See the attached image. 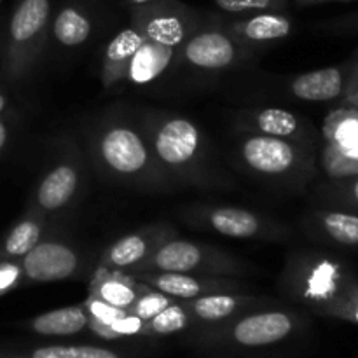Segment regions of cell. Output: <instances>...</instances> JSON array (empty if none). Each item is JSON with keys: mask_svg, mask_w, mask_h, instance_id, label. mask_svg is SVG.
Returning a JSON list of instances; mask_svg holds the SVG:
<instances>
[{"mask_svg": "<svg viewBox=\"0 0 358 358\" xmlns=\"http://www.w3.org/2000/svg\"><path fill=\"white\" fill-rule=\"evenodd\" d=\"M87 154L103 180L150 194H168L180 185L157 163L138 121L107 112L91 122Z\"/></svg>", "mask_w": 358, "mask_h": 358, "instance_id": "obj_1", "label": "cell"}, {"mask_svg": "<svg viewBox=\"0 0 358 358\" xmlns=\"http://www.w3.org/2000/svg\"><path fill=\"white\" fill-rule=\"evenodd\" d=\"M136 121L157 163L180 187H233L229 175L217 166L208 138L192 119L175 112L143 110Z\"/></svg>", "mask_w": 358, "mask_h": 358, "instance_id": "obj_2", "label": "cell"}, {"mask_svg": "<svg viewBox=\"0 0 358 358\" xmlns=\"http://www.w3.org/2000/svg\"><path fill=\"white\" fill-rule=\"evenodd\" d=\"M357 278L355 269L343 259L317 250H296L287 257L278 285L294 303L324 317Z\"/></svg>", "mask_w": 358, "mask_h": 358, "instance_id": "obj_3", "label": "cell"}, {"mask_svg": "<svg viewBox=\"0 0 358 358\" xmlns=\"http://www.w3.org/2000/svg\"><path fill=\"white\" fill-rule=\"evenodd\" d=\"M304 320L296 310L271 303L245 311L217 325L198 327L194 343L210 350H259L280 345L301 331Z\"/></svg>", "mask_w": 358, "mask_h": 358, "instance_id": "obj_4", "label": "cell"}, {"mask_svg": "<svg viewBox=\"0 0 358 358\" xmlns=\"http://www.w3.org/2000/svg\"><path fill=\"white\" fill-rule=\"evenodd\" d=\"M234 157L247 173L292 189L306 187L317 170V145L254 133H241Z\"/></svg>", "mask_w": 358, "mask_h": 358, "instance_id": "obj_5", "label": "cell"}, {"mask_svg": "<svg viewBox=\"0 0 358 358\" xmlns=\"http://www.w3.org/2000/svg\"><path fill=\"white\" fill-rule=\"evenodd\" d=\"M52 0H16L3 48V73L9 83H24L37 69L49 44Z\"/></svg>", "mask_w": 358, "mask_h": 358, "instance_id": "obj_6", "label": "cell"}, {"mask_svg": "<svg viewBox=\"0 0 358 358\" xmlns=\"http://www.w3.org/2000/svg\"><path fill=\"white\" fill-rule=\"evenodd\" d=\"M248 264L236 255L213 245L178 238V234L164 240L147 261L133 271H168L191 273L206 276H233L241 278L248 273Z\"/></svg>", "mask_w": 358, "mask_h": 358, "instance_id": "obj_7", "label": "cell"}, {"mask_svg": "<svg viewBox=\"0 0 358 358\" xmlns=\"http://www.w3.org/2000/svg\"><path fill=\"white\" fill-rule=\"evenodd\" d=\"M86 164L76 143L65 142L42 171L28 198L27 210L49 220L73 208L86 187Z\"/></svg>", "mask_w": 358, "mask_h": 358, "instance_id": "obj_8", "label": "cell"}, {"mask_svg": "<svg viewBox=\"0 0 358 358\" xmlns=\"http://www.w3.org/2000/svg\"><path fill=\"white\" fill-rule=\"evenodd\" d=\"M254 56L226 30L222 16L212 13L177 49V63L201 73L231 72Z\"/></svg>", "mask_w": 358, "mask_h": 358, "instance_id": "obj_9", "label": "cell"}, {"mask_svg": "<svg viewBox=\"0 0 358 358\" xmlns=\"http://www.w3.org/2000/svg\"><path fill=\"white\" fill-rule=\"evenodd\" d=\"M182 217L191 226L236 240L280 243L292 238V229L287 224L241 206L191 205L182 210Z\"/></svg>", "mask_w": 358, "mask_h": 358, "instance_id": "obj_10", "label": "cell"}, {"mask_svg": "<svg viewBox=\"0 0 358 358\" xmlns=\"http://www.w3.org/2000/svg\"><path fill=\"white\" fill-rule=\"evenodd\" d=\"M20 261L24 285L80 280L90 273L84 252L59 234H45Z\"/></svg>", "mask_w": 358, "mask_h": 358, "instance_id": "obj_11", "label": "cell"}, {"mask_svg": "<svg viewBox=\"0 0 358 358\" xmlns=\"http://www.w3.org/2000/svg\"><path fill=\"white\" fill-rule=\"evenodd\" d=\"M206 16L208 13L194 9L182 0H157L149 6L129 9V21L142 30L147 41L177 49Z\"/></svg>", "mask_w": 358, "mask_h": 358, "instance_id": "obj_12", "label": "cell"}, {"mask_svg": "<svg viewBox=\"0 0 358 358\" xmlns=\"http://www.w3.org/2000/svg\"><path fill=\"white\" fill-rule=\"evenodd\" d=\"M226 30L254 55L266 51L294 34L296 21L287 10H259L243 16L222 17Z\"/></svg>", "mask_w": 358, "mask_h": 358, "instance_id": "obj_13", "label": "cell"}, {"mask_svg": "<svg viewBox=\"0 0 358 358\" xmlns=\"http://www.w3.org/2000/svg\"><path fill=\"white\" fill-rule=\"evenodd\" d=\"M234 126L240 133L276 136V138L294 140V142L317 145L318 131L306 117L292 110L280 107L248 108L238 112Z\"/></svg>", "mask_w": 358, "mask_h": 358, "instance_id": "obj_14", "label": "cell"}, {"mask_svg": "<svg viewBox=\"0 0 358 358\" xmlns=\"http://www.w3.org/2000/svg\"><path fill=\"white\" fill-rule=\"evenodd\" d=\"M175 234H177L175 227L166 222L140 227V229L124 234V236L117 238L114 243L108 245L101 252L96 266L126 273L133 271L136 266L147 261L164 240L175 236Z\"/></svg>", "mask_w": 358, "mask_h": 358, "instance_id": "obj_15", "label": "cell"}, {"mask_svg": "<svg viewBox=\"0 0 358 358\" xmlns=\"http://www.w3.org/2000/svg\"><path fill=\"white\" fill-rule=\"evenodd\" d=\"M135 280L175 297L178 301L196 299L219 292H243L245 285L233 276H206L191 273L168 271H140L129 273Z\"/></svg>", "mask_w": 358, "mask_h": 358, "instance_id": "obj_16", "label": "cell"}, {"mask_svg": "<svg viewBox=\"0 0 358 358\" xmlns=\"http://www.w3.org/2000/svg\"><path fill=\"white\" fill-rule=\"evenodd\" d=\"M98 27L94 0H62L52 10L49 42L59 51H79L93 38Z\"/></svg>", "mask_w": 358, "mask_h": 358, "instance_id": "obj_17", "label": "cell"}, {"mask_svg": "<svg viewBox=\"0 0 358 358\" xmlns=\"http://www.w3.org/2000/svg\"><path fill=\"white\" fill-rule=\"evenodd\" d=\"M180 303L187 310L194 327H206V325H217L231 320L245 311L268 306L273 301L254 296V294L219 292L196 297V299L180 301Z\"/></svg>", "mask_w": 358, "mask_h": 358, "instance_id": "obj_18", "label": "cell"}, {"mask_svg": "<svg viewBox=\"0 0 358 358\" xmlns=\"http://www.w3.org/2000/svg\"><path fill=\"white\" fill-rule=\"evenodd\" d=\"M304 229L311 238L339 248H358V213L350 210L315 208L303 219Z\"/></svg>", "mask_w": 358, "mask_h": 358, "instance_id": "obj_19", "label": "cell"}, {"mask_svg": "<svg viewBox=\"0 0 358 358\" xmlns=\"http://www.w3.org/2000/svg\"><path fill=\"white\" fill-rule=\"evenodd\" d=\"M350 77V62L299 73L289 79L290 96L303 101H336L346 94Z\"/></svg>", "mask_w": 358, "mask_h": 358, "instance_id": "obj_20", "label": "cell"}, {"mask_svg": "<svg viewBox=\"0 0 358 358\" xmlns=\"http://www.w3.org/2000/svg\"><path fill=\"white\" fill-rule=\"evenodd\" d=\"M145 41L142 30L135 23L129 24L112 37L101 56V84L105 90L124 83L126 72L136 49Z\"/></svg>", "mask_w": 358, "mask_h": 358, "instance_id": "obj_21", "label": "cell"}, {"mask_svg": "<svg viewBox=\"0 0 358 358\" xmlns=\"http://www.w3.org/2000/svg\"><path fill=\"white\" fill-rule=\"evenodd\" d=\"M143 287L145 283L135 280L129 273L96 266L94 271L91 273L87 294L98 297L103 303L128 311V308L140 296Z\"/></svg>", "mask_w": 358, "mask_h": 358, "instance_id": "obj_22", "label": "cell"}, {"mask_svg": "<svg viewBox=\"0 0 358 358\" xmlns=\"http://www.w3.org/2000/svg\"><path fill=\"white\" fill-rule=\"evenodd\" d=\"M49 219L24 208L23 215L0 238V261H20L48 234Z\"/></svg>", "mask_w": 358, "mask_h": 358, "instance_id": "obj_23", "label": "cell"}, {"mask_svg": "<svg viewBox=\"0 0 358 358\" xmlns=\"http://www.w3.org/2000/svg\"><path fill=\"white\" fill-rule=\"evenodd\" d=\"M173 62H177V48L145 38L131 58L124 80L135 86H147L159 79Z\"/></svg>", "mask_w": 358, "mask_h": 358, "instance_id": "obj_24", "label": "cell"}, {"mask_svg": "<svg viewBox=\"0 0 358 358\" xmlns=\"http://www.w3.org/2000/svg\"><path fill=\"white\" fill-rule=\"evenodd\" d=\"M21 327L34 334L48 336V338H66V336H76L86 331L87 315L83 304H73V306L37 315L23 322Z\"/></svg>", "mask_w": 358, "mask_h": 358, "instance_id": "obj_25", "label": "cell"}, {"mask_svg": "<svg viewBox=\"0 0 358 358\" xmlns=\"http://www.w3.org/2000/svg\"><path fill=\"white\" fill-rule=\"evenodd\" d=\"M191 327H194V325H192L187 310L182 306L180 301H175L173 304L164 308L156 317L143 322L140 338H164V336L184 332Z\"/></svg>", "mask_w": 358, "mask_h": 358, "instance_id": "obj_26", "label": "cell"}, {"mask_svg": "<svg viewBox=\"0 0 358 358\" xmlns=\"http://www.w3.org/2000/svg\"><path fill=\"white\" fill-rule=\"evenodd\" d=\"M318 198L327 206L358 213V175L327 182L318 189Z\"/></svg>", "mask_w": 358, "mask_h": 358, "instance_id": "obj_27", "label": "cell"}, {"mask_svg": "<svg viewBox=\"0 0 358 358\" xmlns=\"http://www.w3.org/2000/svg\"><path fill=\"white\" fill-rule=\"evenodd\" d=\"M31 358H126L110 348L91 345H48L28 352Z\"/></svg>", "mask_w": 358, "mask_h": 358, "instance_id": "obj_28", "label": "cell"}, {"mask_svg": "<svg viewBox=\"0 0 358 358\" xmlns=\"http://www.w3.org/2000/svg\"><path fill=\"white\" fill-rule=\"evenodd\" d=\"M175 301L178 299H175V297L171 296H166V294L159 292V290L152 289V287L145 285L142 292H140V296L135 299V303L128 308V313L135 315V317H138L140 320L147 322L152 317H156L157 313H161L164 308L173 304Z\"/></svg>", "mask_w": 358, "mask_h": 358, "instance_id": "obj_29", "label": "cell"}, {"mask_svg": "<svg viewBox=\"0 0 358 358\" xmlns=\"http://www.w3.org/2000/svg\"><path fill=\"white\" fill-rule=\"evenodd\" d=\"M217 7L231 16L259 13V10H287L290 0H213Z\"/></svg>", "mask_w": 358, "mask_h": 358, "instance_id": "obj_30", "label": "cell"}, {"mask_svg": "<svg viewBox=\"0 0 358 358\" xmlns=\"http://www.w3.org/2000/svg\"><path fill=\"white\" fill-rule=\"evenodd\" d=\"M83 306L84 310H86L87 329H90V331L105 327V325H110L112 322L119 320V318H122L126 313H128L126 310H121V308H115L112 306V304L103 303L101 299H98V297L94 296H90V294H87Z\"/></svg>", "mask_w": 358, "mask_h": 358, "instance_id": "obj_31", "label": "cell"}, {"mask_svg": "<svg viewBox=\"0 0 358 358\" xmlns=\"http://www.w3.org/2000/svg\"><path fill=\"white\" fill-rule=\"evenodd\" d=\"M142 327H143V320H140V318L135 317V315L126 313L124 317L112 322L110 325L94 329V331L91 332H93L96 338L105 339V341H115V339H124V338H140V334H142Z\"/></svg>", "mask_w": 358, "mask_h": 358, "instance_id": "obj_32", "label": "cell"}, {"mask_svg": "<svg viewBox=\"0 0 358 358\" xmlns=\"http://www.w3.org/2000/svg\"><path fill=\"white\" fill-rule=\"evenodd\" d=\"M324 318H334V320L358 325V278L345 290V294L325 311Z\"/></svg>", "mask_w": 358, "mask_h": 358, "instance_id": "obj_33", "label": "cell"}, {"mask_svg": "<svg viewBox=\"0 0 358 358\" xmlns=\"http://www.w3.org/2000/svg\"><path fill=\"white\" fill-rule=\"evenodd\" d=\"M317 30L329 35H338V37H350L358 35V10L341 14V16L331 17L317 23Z\"/></svg>", "mask_w": 358, "mask_h": 358, "instance_id": "obj_34", "label": "cell"}, {"mask_svg": "<svg viewBox=\"0 0 358 358\" xmlns=\"http://www.w3.org/2000/svg\"><path fill=\"white\" fill-rule=\"evenodd\" d=\"M24 287V271L21 261H0V296Z\"/></svg>", "mask_w": 358, "mask_h": 358, "instance_id": "obj_35", "label": "cell"}, {"mask_svg": "<svg viewBox=\"0 0 358 358\" xmlns=\"http://www.w3.org/2000/svg\"><path fill=\"white\" fill-rule=\"evenodd\" d=\"M13 117H10L9 112H2L0 114V156L3 154V150L7 149L10 142V136H13Z\"/></svg>", "mask_w": 358, "mask_h": 358, "instance_id": "obj_36", "label": "cell"}, {"mask_svg": "<svg viewBox=\"0 0 358 358\" xmlns=\"http://www.w3.org/2000/svg\"><path fill=\"white\" fill-rule=\"evenodd\" d=\"M348 62H350V77H348V86H346V94L358 91V49L352 56H350Z\"/></svg>", "mask_w": 358, "mask_h": 358, "instance_id": "obj_37", "label": "cell"}, {"mask_svg": "<svg viewBox=\"0 0 358 358\" xmlns=\"http://www.w3.org/2000/svg\"><path fill=\"white\" fill-rule=\"evenodd\" d=\"M294 6L297 7H313V6H324V3H334V2H355V0H292Z\"/></svg>", "mask_w": 358, "mask_h": 358, "instance_id": "obj_38", "label": "cell"}, {"mask_svg": "<svg viewBox=\"0 0 358 358\" xmlns=\"http://www.w3.org/2000/svg\"><path fill=\"white\" fill-rule=\"evenodd\" d=\"M339 105L345 108H352V110L358 112V91L355 93H350L346 94V96H343L341 100H339Z\"/></svg>", "mask_w": 358, "mask_h": 358, "instance_id": "obj_39", "label": "cell"}, {"mask_svg": "<svg viewBox=\"0 0 358 358\" xmlns=\"http://www.w3.org/2000/svg\"><path fill=\"white\" fill-rule=\"evenodd\" d=\"M128 9H135V7H143V6H149V3L157 2V0H121Z\"/></svg>", "mask_w": 358, "mask_h": 358, "instance_id": "obj_40", "label": "cell"}, {"mask_svg": "<svg viewBox=\"0 0 358 358\" xmlns=\"http://www.w3.org/2000/svg\"><path fill=\"white\" fill-rule=\"evenodd\" d=\"M6 110H7V98H6V94L0 91V114H2V112H6Z\"/></svg>", "mask_w": 358, "mask_h": 358, "instance_id": "obj_41", "label": "cell"}, {"mask_svg": "<svg viewBox=\"0 0 358 358\" xmlns=\"http://www.w3.org/2000/svg\"><path fill=\"white\" fill-rule=\"evenodd\" d=\"M0 358H31L28 355H3V353H0Z\"/></svg>", "mask_w": 358, "mask_h": 358, "instance_id": "obj_42", "label": "cell"}, {"mask_svg": "<svg viewBox=\"0 0 358 358\" xmlns=\"http://www.w3.org/2000/svg\"><path fill=\"white\" fill-rule=\"evenodd\" d=\"M0 297H2V296H0Z\"/></svg>", "mask_w": 358, "mask_h": 358, "instance_id": "obj_43", "label": "cell"}]
</instances>
